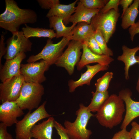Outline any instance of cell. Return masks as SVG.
<instances>
[{
	"label": "cell",
	"instance_id": "obj_1",
	"mask_svg": "<svg viewBox=\"0 0 139 139\" xmlns=\"http://www.w3.org/2000/svg\"><path fill=\"white\" fill-rule=\"evenodd\" d=\"M5 9L0 15V27L12 34L19 31L22 24H32L37 21L36 12L30 9H21L14 0H5Z\"/></svg>",
	"mask_w": 139,
	"mask_h": 139
},
{
	"label": "cell",
	"instance_id": "obj_2",
	"mask_svg": "<svg viewBox=\"0 0 139 139\" xmlns=\"http://www.w3.org/2000/svg\"><path fill=\"white\" fill-rule=\"evenodd\" d=\"M124 102L119 95L113 94L109 96L95 115L99 124L110 129L119 124L125 111Z\"/></svg>",
	"mask_w": 139,
	"mask_h": 139
},
{
	"label": "cell",
	"instance_id": "obj_3",
	"mask_svg": "<svg viewBox=\"0 0 139 139\" xmlns=\"http://www.w3.org/2000/svg\"><path fill=\"white\" fill-rule=\"evenodd\" d=\"M76 115V118L73 122L67 120L64 122L67 134L71 139H89L92 132L86 126L90 118L94 115L82 103L80 104Z\"/></svg>",
	"mask_w": 139,
	"mask_h": 139
},
{
	"label": "cell",
	"instance_id": "obj_4",
	"mask_svg": "<svg viewBox=\"0 0 139 139\" xmlns=\"http://www.w3.org/2000/svg\"><path fill=\"white\" fill-rule=\"evenodd\" d=\"M46 101L33 112H29L21 120L15 124L16 139H31V130L33 127L39 121L49 118L51 115L46 111L45 106Z\"/></svg>",
	"mask_w": 139,
	"mask_h": 139
},
{
	"label": "cell",
	"instance_id": "obj_5",
	"mask_svg": "<svg viewBox=\"0 0 139 139\" xmlns=\"http://www.w3.org/2000/svg\"><path fill=\"white\" fill-rule=\"evenodd\" d=\"M44 93V88L41 84L25 82L16 102L22 110L31 111L39 107Z\"/></svg>",
	"mask_w": 139,
	"mask_h": 139
},
{
	"label": "cell",
	"instance_id": "obj_6",
	"mask_svg": "<svg viewBox=\"0 0 139 139\" xmlns=\"http://www.w3.org/2000/svg\"><path fill=\"white\" fill-rule=\"evenodd\" d=\"M120 14L114 9L102 13L99 12L92 19L90 24L94 30H99L108 43L115 32Z\"/></svg>",
	"mask_w": 139,
	"mask_h": 139
},
{
	"label": "cell",
	"instance_id": "obj_7",
	"mask_svg": "<svg viewBox=\"0 0 139 139\" xmlns=\"http://www.w3.org/2000/svg\"><path fill=\"white\" fill-rule=\"evenodd\" d=\"M71 37H63L59 42L54 44L51 39L48 38L42 50L38 54L30 56L27 59L28 63L36 62L42 59L50 66L55 64L63 53V51L71 40Z\"/></svg>",
	"mask_w": 139,
	"mask_h": 139
},
{
	"label": "cell",
	"instance_id": "obj_8",
	"mask_svg": "<svg viewBox=\"0 0 139 139\" xmlns=\"http://www.w3.org/2000/svg\"><path fill=\"white\" fill-rule=\"evenodd\" d=\"M83 44L81 42L72 40L55 64L58 67L64 68L70 75L72 74L75 66L80 60Z\"/></svg>",
	"mask_w": 139,
	"mask_h": 139
},
{
	"label": "cell",
	"instance_id": "obj_9",
	"mask_svg": "<svg viewBox=\"0 0 139 139\" xmlns=\"http://www.w3.org/2000/svg\"><path fill=\"white\" fill-rule=\"evenodd\" d=\"M6 41V52L4 58L6 60L12 59L22 53L31 51L32 43L25 36L22 31L12 34Z\"/></svg>",
	"mask_w": 139,
	"mask_h": 139
},
{
	"label": "cell",
	"instance_id": "obj_10",
	"mask_svg": "<svg viewBox=\"0 0 139 139\" xmlns=\"http://www.w3.org/2000/svg\"><path fill=\"white\" fill-rule=\"evenodd\" d=\"M50 66L44 60L39 62H33L21 64L20 73L25 82L41 84L46 80L44 75Z\"/></svg>",
	"mask_w": 139,
	"mask_h": 139
},
{
	"label": "cell",
	"instance_id": "obj_11",
	"mask_svg": "<svg viewBox=\"0 0 139 139\" xmlns=\"http://www.w3.org/2000/svg\"><path fill=\"white\" fill-rule=\"evenodd\" d=\"M25 82L21 74L2 82L0 84V100L2 103L7 101H16Z\"/></svg>",
	"mask_w": 139,
	"mask_h": 139
},
{
	"label": "cell",
	"instance_id": "obj_12",
	"mask_svg": "<svg viewBox=\"0 0 139 139\" xmlns=\"http://www.w3.org/2000/svg\"><path fill=\"white\" fill-rule=\"evenodd\" d=\"M118 95L124 101L126 106V114L120 127L122 129L126 128L134 119L139 117V101L132 99V92L128 89L121 90Z\"/></svg>",
	"mask_w": 139,
	"mask_h": 139
},
{
	"label": "cell",
	"instance_id": "obj_13",
	"mask_svg": "<svg viewBox=\"0 0 139 139\" xmlns=\"http://www.w3.org/2000/svg\"><path fill=\"white\" fill-rule=\"evenodd\" d=\"M16 101H7L0 105V121L7 127L16 124L18 118L24 114Z\"/></svg>",
	"mask_w": 139,
	"mask_h": 139
},
{
	"label": "cell",
	"instance_id": "obj_14",
	"mask_svg": "<svg viewBox=\"0 0 139 139\" xmlns=\"http://www.w3.org/2000/svg\"><path fill=\"white\" fill-rule=\"evenodd\" d=\"M82 49L81 58L76 65L77 69L79 71L81 70L85 66L92 63H97L102 65L109 66V65L114 60V59L111 57L93 53L85 44H83Z\"/></svg>",
	"mask_w": 139,
	"mask_h": 139
},
{
	"label": "cell",
	"instance_id": "obj_15",
	"mask_svg": "<svg viewBox=\"0 0 139 139\" xmlns=\"http://www.w3.org/2000/svg\"><path fill=\"white\" fill-rule=\"evenodd\" d=\"M26 57L25 53H22L14 58L6 60L0 69V79L2 82L21 74V63Z\"/></svg>",
	"mask_w": 139,
	"mask_h": 139
},
{
	"label": "cell",
	"instance_id": "obj_16",
	"mask_svg": "<svg viewBox=\"0 0 139 139\" xmlns=\"http://www.w3.org/2000/svg\"><path fill=\"white\" fill-rule=\"evenodd\" d=\"M86 66V71L84 73H81L79 79L76 81L71 80L68 81L69 92H73L77 87L84 84L89 86L91 80L95 75L100 71L107 70L109 66L98 64L93 65H88Z\"/></svg>",
	"mask_w": 139,
	"mask_h": 139
},
{
	"label": "cell",
	"instance_id": "obj_17",
	"mask_svg": "<svg viewBox=\"0 0 139 139\" xmlns=\"http://www.w3.org/2000/svg\"><path fill=\"white\" fill-rule=\"evenodd\" d=\"M101 9H90L85 7L80 1L77 2L74 13L70 18L69 22L73 24L85 22L90 24L92 18L98 13Z\"/></svg>",
	"mask_w": 139,
	"mask_h": 139
},
{
	"label": "cell",
	"instance_id": "obj_18",
	"mask_svg": "<svg viewBox=\"0 0 139 139\" xmlns=\"http://www.w3.org/2000/svg\"><path fill=\"white\" fill-rule=\"evenodd\" d=\"M78 1L76 0L67 5L57 4L49 10L46 16L48 18L55 16L59 17L63 19L64 24L66 25L69 23V21L72 14L75 12V5Z\"/></svg>",
	"mask_w": 139,
	"mask_h": 139
},
{
	"label": "cell",
	"instance_id": "obj_19",
	"mask_svg": "<svg viewBox=\"0 0 139 139\" xmlns=\"http://www.w3.org/2000/svg\"><path fill=\"white\" fill-rule=\"evenodd\" d=\"M54 118L52 117L41 123L36 124L31 130L32 138L36 139H52Z\"/></svg>",
	"mask_w": 139,
	"mask_h": 139
},
{
	"label": "cell",
	"instance_id": "obj_20",
	"mask_svg": "<svg viewBox=\"0 0 139 139\" xmlns=\"http://www.w3.org/2000/svg\"><path fill=\"white\" fill-rule=\"evenodd\" d=\"M122 54L118 56L117 59L123 62L125 64V79L127 80L129 78V71L131 66L138 63L135 55L139 50V46L133 48H130L126 46H122Z\"/></svg>",
	"mask_w": 139,
	"mask_h": 139
},
{
	"label": "cell",
	"instance_id": "obj_21",
	"mask_svg": "<svg viewBox=\"0 0 139 139\" xmlns=\"http://www.w3.org/2000/svg\"><path fill=\"white\" fill-rule=\"evenodd\" d=\"M48 19L49 27L55 30L57 38L71 36L72 31L77 24H73L71 26L67 27L64 24L63 19L59 17L55 16Z\"/></svg>",
	"mask_w": 139,
	"mask_h": 139
},
{
	"label": "cell",
	"instance_id": "obj_22",
	"mask_svg": "<svg viewBox=\"0 0 139 139\" xmlns=\"http://www.w3.org/2000/svg\"><path fill=\"white\" fill-rule=\"evenodd\" d=\"M139 0H135L133 3L121 15V26L123 29H126L133 25L139 13Z\"/></svg>",
	"mask_w": 139,
	"mask_h": 139
},
{
	"label": "cell",
	"instance_id": "obj_23",
	"mask_svg": "<svg viewBox=\"0 0 139 139\" xmlns=\"http://www.w3.org/2000/svg\"><path fill=\"white\" fill-rule=\"evenodd\" d=\"M77 24L72 31L71 40L80 41L83 44L88 37L94 33V31L90 24L85 22Z\"/></svg>",
	"mask_w": 139,
	"mask_h": 139
},
{
	"label": "cell",
	"instance_id": "obj_24",
	"mask_svg": "<svg viewBox=\"0 0 139 139\" xmlns=\"http://www.w3.org/2000/svg\"><path fill=\"white\" fill-rule=\"evenodd\" d=\"M22 29L25 37L29 39L31 37L48 38L52 39L56 37V35L53 30L40 28H33L27 24Z\"/></svg>",
	"mask_w": 139,
	"mask_h": 139
},
{
	"label": "cell",
	"instance_id": "obj_25",
	"mask_svg": "<svg viewBox=\"0 0 139 139\" xmlns=\"http://www.w3.org/2000/svg\"><path fill=\"white\" fill-rule=\"evenodd\" d=\"M92 98L91 101L87 107L88 110L91 112L98 111L103 105L109 97L108 91L105 92L92 91Z\"/></svg>",
	"mask_w": 139,
	"mask_h": 139
},
{
	"label": "cell",
	"instance_id": "obj_26",
	"mask_svg": "<svg viewBox=\"0 0 139 139\" xmlns=\"http://www.w3.org/2000/svg\"><path fill=\"white\" fill-rule=\"evenodd\" d=\"M113 76L112 72H107L101 77L98 79L95 84V91L103 92L107 91Z\"/></svg>",
	"mask_w": 139,
	"mask_h": 139
},
{
	"label": "cell",
	"instance_id": "obj_27",
	"mask_svg": "<svg viewBox=\"0 0 139 139\" xmlns=\"http://www.w3.org/2000/svg\"><path fill=\"white\" fill-rule=\"evenodd\" d=\"M94 35L103 54L110 57L112 56L113 52L108 47L107 43L101 32L96 30L94 31Z\"/></svg>",
	"mask_w": 139,
	"mask_h": 139
},
{
	"label": "cell",
	"instance_id": "obj_28",
	"mask_svg": "<svg viewBox=\"0 0 139 139\" xmlns=\"http://www.w3.org/2000/svg\"><path fill=\"white\" fill-rule=\"evenodd\" d=\"M83 44L86 45L89 49L93 53L98 55L103 54L94 38V33L88 37Z\"/></svg>",
	"mask_w": 139,
	"mask_h": 139
},
{
	"label": "cell",
	"instance_id": "obj_29",
	"mask_svg": "<svg viewBox=\"0 0 139 139\" xmlns=\"http://www.w3.org/2000/svg\"><path fill=\"white\" fill-rule=\"evenodd\" d=\"M108 0H80L83 5L90 9H99L104 7Z\"/></svg>",
	"mask_w": 139,
	"mask_h": 139
},
{
	"label": "cell",
	"instance_id": "obj_30",
	"mask_svg": "<svg viewBox=\"0 0 139 139\" xmlns=\"http://www.w3.org/2000/svg\"><path fill=\"white\" fill-rule=\"evenodd\" d=\"M120 0H109L106 3L103 8L101 9L100 12L105 13L112 9L119 12L118 6Z\"/></svg>",
	"mask_w": 139,
	"mask_h": 139
},
{
	"label": "cell",
	"instance_id": "obj_31",
	"mask_svg": "<svg viewBox=\"0 0 139 139\" xmlns=\"http://www.w3.org/2000/svg\"><path fill=\"white\" fill-rule=\"evenodd\" d=\"M37 1L42 9L49 10L56 5L60 3L59 0H37Z\"/></svg>",
	"mask_w": 139,
	"mask_h": 139
},
{
	"label": "cell",
	"instance_id": "obj_32",
	"mask_svg": "<svg viewBox=\"0 0 139 139\" xmlns=\"http://www.w3.org/2000/svg\"><path fill=\"white\" fill-rule=\"evenodd\" d=\"M54 127L60 136V139H71L67 134L64 127L56 121H55Z\"/></svg>",
	"mask_w": 139,
	"mask_h": 139
},
{
	"label": "cell",
	"instance_id": "obj_33",
	"mask_svg": "<svg viewBox=\"0 0 139 139\" xmlns=\"http://www.w3.org/2000/svg\"><path fill=\"white\" fill-rule=\"evenodd\" d=\"M131 125L132 128L129 132L131 139H139V124L133 121Z\"/></svg>",
	"mask_w": 139,
	"mask_h": 139
},
{
	"label": "cell",
	"instance_id": "obj_34",
	"mask_svg": "<svg viewBox=\"0 0 139 139\" xmlns=\"http://www.w3.org/2000/svg\"><path fill=\"white\" fill-rule=\"evenodd\" d=\"M112 139H131L129 132L124 128L116 133Z\"/></svg>",
	"mask_w": 139,
	"mask_h": 139
},
{
	"label": "cell",
	"instance_id": "obj_35",
	"mask_svg": "<svg viewBox=\"0 0 139 139\" xmlns=\"http://www.w3.org/2000/svg\"><path fill=\"white\" fill-rule=\"evenodd\" d=\"M7 127L2 123H0V139H14L8 132Z\"/></svg>",
	"mask_w": 139,
	"mask_h": 139
},
{
	"label": "cell",
	"instance_id": "obj_36",
	"mask_svg": "<svg viewBox=\"0 0 139 139\" xmlns=\"http://www.w3.org/2000/svg\"><path fill=\"white\" fill-rule=\"evenodd\" d=\"M128 32L130 36L131 39L133 41L135 35L139 33V19L134 25L129 28Z\"/></svg>",
	"mask_w": 139,
	"mask_h": 139
},
{
	"label": "cell",
	"instance_id": "obj_37",
	"mask_svg": "<svg viewBox=\"0 0 139 139\" xmlns=\"http://www.w3.org/2000/svg\"><path fill=\"white\" fill-rule=\"evenodd\" d=\"M3 34L1 35L0 41V69L2 67L1 63L2 58L5 55L6 52V47H5L4 42L5 38Z\"/></svg>",
	"mask_w": 139,
	"mask_h": 139
},
{
	"label": "cell",
	"instance_id": "obj_38",
	"mask_svg": "<svg viewBox=\"0 0 139 139\" xmlns=\"http://www.w3.org/2000/svg\"><path fill=\"white\" fill-rule=\"evenodd\" d=\"M133 1V0H120L119 2V5H120L123 8V12L121 15H123L126 10L128 8L129 6L131 5Z\"/></svg>",
	"mask_w": 139,
	"mask_h": 139
},
{
	"label": "cell",
	"instance_id": "obj_39",
	"mask_svg": "<svg viewBox=\"0 0 139 139\" xmlns=\"http://www.w3.org/2000/svg\"><path fill=\"white\" fill-rule=\"evenodd\" d=\"M136 90L139 94V75L136 87Z\"/></svg>",
	"mask_w": 139,
	"mask_h": 139
},
{
	"label": "cell",
	"instance_id": "obj_40",
	"mask_svg": "<svg viewBox=\"0 0 139 139\" xmlns=\"http://www.w3.org/2000/svg\"><path fill=\"white\" fill-rule=\"evenodd\" d=\"M136 58L137 61L138 63L139 64V56H136Z\"/></svg>",
	"mask_w": 139,
	"mask_h": 139
},
{
	"label": "cell",
	"instance_id": "obj_41",
	"mask_svg": "<svg viewBox=\"0 0 139 139\" xmlns=\"http://www.w3.org/2000/svg\"><path fill=\"white\" fill-rule=\"evenodd\" d=\"M138 9H139V5H138Z\"/></svg>",
	"mask_w": 139,
	"mask_h": 139
}]
</instances>
